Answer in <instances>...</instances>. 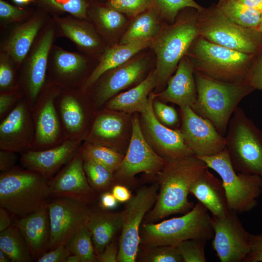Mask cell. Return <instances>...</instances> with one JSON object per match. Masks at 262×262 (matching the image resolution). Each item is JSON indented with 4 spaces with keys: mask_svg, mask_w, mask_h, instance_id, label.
Here are the masks:
<instances>
[{
    "mask_svg": "<svg viewBox=\"0 0 262 262\" xmlns=\"http://www.w3.org/2000/svg\"><path fill=\"white\" fill-rule=\"evenodd\" d=\"M17 153L3 149L0 150V171L5 172L16 166L18 158Z\"/></svg>",
    "mask_w": 262,
    "mask_h": 262,
    "instance_id": "52",
    "label": "cell"
},
{
    "mask_svg": "<svg viewBox=\"0 0 262 262\" xmlns=\"http://www.w3.org/2000/svg\"><path fill=\"white\" fill-rule=\"evenodd\" d=\"M158 188V184L143 187L126 202L121 213V229L117 262H135L137 260L141 223L157 200Z\"/></svg>",
    "mask_w": 262,
    "mask_h": 262,
    "instance_id": "10",
    "label": "cell"
},
{
    "mask_svg": "<svg viewBox=\"0 0 262 262\" xmlns=\"http://www.w3.org/2000/svg\"><path fill=\"white\" fill-rule=\"evenodd\" d=\"M61 88L54 83L47 82L31 108L34 127L32 150L48 149L68 140L64 131L55 104Z\"/></svg>",
    "mask_w": 262,
    "mask_h": 262,
    "instance_id": "12",
    "label": "cell"
},
{
    "mask_svg": "<svg viewBox=\"0 0 262 262\" xmlns=\"http://www.w3.org/2000/svg\"><path fill=\"white\" fill-rule=\"evenodd\" d=\"M37 8L53 16L67 14L88 20L87 12L90 2L88 0H34Z\"/></svg>",
    "mask_w": 262,
    "mask_h": 262,
    "instance_id": "38",
    "label": "cell"
},
{
    "mask_svg": "<svg viewBox=\"0 0 262 262\" xmlns=\"http://www.w3.org/2000/svg\"><path fill=\"white\" fill-rule=\"evenodd\" d=\"M83 168L88 181L95 192H105L114 182V173L99 164L83 160Z\"/></svg>",
    "mask_w": 262,
    "mask_h": 262,
    "instance_id": "40",
    "label": "cell"
},
{
    "mask_svg": "<svg viewBox=\"0 0 262 262\" xmlns=\"http://www.w3.org/2000/svg\"><path fill=\"white\" fill-rule=\"evenodd\" d=\"M112 193L118 202H126L132 197L129 189L121 184H116L112 188Z\"/></svg>",
    "mask_w": 262,
    "mask_h": 262,
    "instance_id": "54",
    "label": "cell"
},
{
    "mask_svg": "<svg viewBox=\"0 0 262 262\" xmlns=\"http://www.w3.org/2000/svg\"><path fill=\"white\" fill-rule=\"evenodd\" d=\"M124 125L121 117L106 109L96 115L83 141L109 147V142L121 134Z\"/></svg>",
    "mask_w": 262,
    "mask_h": 262,
    "instance_id": "32",
    "label": "cell"
},
{
    "mask_svg": "<svg viewBox=\"0 0 262 262\" xmlns=\"http://www.w3.org/2000/svg\"><path fill=\"white\" fill-rule=\"evenodd\" d=\"M56 33L53 22L44 26L22 64L18 83L31 108L47 82L49 55Z\"/></svg>",
    "mask_w": 262,
    "mask_h": 262,
    "instance_id": "11",
    "label": "cell"
},
{
    "mask_svg": "<svg viewBox=\"0 0 262 262\" xmlns=\"http://www.w3.org/2000/svg\"><path fill=\"white\" fill-rule=\"evenodd\" d=\"M189 193L210 211L213 217L222 216L229 210L221 180L208 169L192 184Z\"/></svg>",
    "mask_w": 262,
    "mask_h": 262,
    "instance_id": "29",
    "label": "cell"
},
{
    "mask_svg": "<svg viewBox=\"0 0 262 262\" xmlns=\"http://www.w3.org/2000/svg\"><path fill=\"white\" fill-rule=\"evenodd\" d=\"M0 249L12 262H31L33 261L27 243L20 231L12 225L0 232Z\"/></svg>",
    "mask_w": 262,
    "mask_h": 262,
    "instance_id": "35",
    "label": "cell"
},
{
    "mask_svg": "<svg viewBox=\"0 0 262 262\" xmlns=\"http://www.w3.org/2000/svg\"><path fill=\"white\" fill-rule=\"evenodd\" d=\"M246 82L255 90H262V52L257 55Z\"/></svg>",
    "mask_w": 262,
    "mask_h": 262,
    "instance_id": "49",
    "label": "cell"
},
{
    "mask_svg": "<svg viewBox=\"0 0 262 262\" xmlns=\"http://www.w3.org/2000/svg\"><path fill=\"white\" fill-rule=\"evenodd\" d=\"M66 246L71 254L80 258L81 262H98L91 234L86 226L77 232Z\"/></svg>",
    "mask_w": 262,
    "mask_h": 262,
    "instance_id": "39",
    "label": "cell"
},
{
    "mask_svg": "<svg viewBox=\"0 0 262 262\" xmlns=\"http://www.w3.org/2000/svg\"><path fill=\"white\" fill-rule=\"evenodd\" d=\"M155 98L165 102H171L180 108L192 107L197 98L194 69L185 55L180 61L175 74L169 79L166 88L155 94Z\"/></svg>",
    "mask_w": 262,
    "mask_h": 262,
    "instance_id": "26",
    "label": "cell"
},
{
    "mask_svg": "<svg viewBox=\"0 0 262 262\" xmlns=\"http://www.w3.org/2000/svg\"><path fill=\"white\" fill-rule=\"evenodd\" d=\"M207 241L192 239L182 241L176 247L183 262H206L205 246Z\"/></svg>",
    "mask_w": 262,
    "mask_h": 262,
    "instance_id": "43",
    "label": "cell"
},
{
    "mask_svg": "<svg viewBox=\"0 0 262 262\" xmlns=\"http://www.w3.org/2000/svg\"><path fill=\"white\" fill-rule=\"evenodd\" d=\"M153 6L162 19L173 23L182 9L191 7L200 11L203 7L194 0H152Z\"/></svg>",
    "mask_w": 262,
    "mask_h": 262,
    "instance_id": "41",
    "label": "cell"
},
{
    "mask_svg": "<svg viewBox=\"0 0 262 262\" xmlns=\"http://www.w3.org/2000/svg\"><path fill=\"white\" fill-rule=\"evenodd\" d=\"M200 202L183 215L159 223H145L140 231V246H177L183 241L213 237L212 218Z\"/></svg>",
    "mask_w": 262,
    "mask_h": 262,
    "instance_id": "6",
    "label": "cell"
},
{
    "mask_svg": "<svg viewBox=\"0 0 262 262\" xmlns=\"http://www.w3.org/2000/svg\"><path fill=\"white\" fill-rule=\"evenodd\" d=\"M257 29L258 30V31H259L260 33H261L262 36V14L261 20H260Z\"/></svg>",
    "mask_w": 262,
    "mask_h": 262,
    "instance_id": "61",
    "label": "cell"
},
{
    "mask_svg": "<svg viewBox=\"0 0 262 262\" xmlns=\"http://www.w3.org/2000/svg\"><path fill=\"white\" fill-rule=\"evenodd\" d=\"M49 184L51 197H67L87 204L95 198V192L85 174L80 149L68 163L49 180Z\"/></svg>",
    "mask_w": 262,
    "mask_h": 262,
    "instance_id": "21",
    "label": "cell"
},
{
    "mask_svg": "<svg viewBox=\"0 0 262 262\" xmlns=\"http://www.w3.org/2000/svg\"><path fill=\"white\" fill-rule=\"evenodd\" d=\"M48 13L37 8L32 15L16 26L2 45V51L6 54L19 69L33 43L44 27Z\"/></svg>",
    "mask_w": 262,
    "mask_h": 262,
    "instance_id": "24",
    "label": "cell"
},
{
    "mask_svg": "<svg viewBox=\"0 0 262 262\" xmlns=\"http://www.w3.org/2000/svg\"><path fill=\"white\" fill-rule=\"evenodd\" d=\"M198 11L187 7L179 13L175 21L163 25L151 41L150 48L156 56L157 83L156 91L164 90L193 41L199 35L197 26Z\"/></svg>",
    "mask_w": 262,
    "mask_h": 262,
    "instance_id": "2",
    "label": "cell"
},
{
    "mask_svg": "<svg viewBox=\"0 0 262 262\" xmlns=\"http://www.w3.org/2000/svg\"><path fill=\"white\" fill-rule=\"evenodd\" d=\"M119 250L118 241L115 239L108 245L98 256L99 262H117Z\"/></svg>",
    "mask_w": 262,
    "mask_h": 262,
    "instance_id": "53",
    "label": "cell"
},
{
    "mask_svg": "<svg viewBox=\"0 0 262 262\" xmlns=\"http://www.w3.org/2000/svg\"><path fill=\"white\" fill-rule=\"evenodd\" d=\"M51 197L49 180L34 171L16 165L0 172V207L22 217L47 205Z\"/></svg>",
    "mask_w": 262,
    "mask_h": 262,
    "instance_id": "5",
    "label": "cell"
},
{
    "mask_svg": "<svg viewBox=\"0 0 262 262\" xmlns=\"http://www.w3.org/2000/svg\"><path fill=\"white\" fill-rule=\"evenodd\" d=\"M244 4L262 13V0H238Z\"/></svg>",
    "mask_w": 262,
    "mask_h": 262,
    "instance_id": "57",
    "label": "cell"
},
{
    "mask_svg": "<svg viewBox=\"0 0 262 262\" xmlns=\"http://www.w3.org/2000/svg\"><path fill=\"white\" fill-rule=\"evenodd\" d=\"M217 8L234 22L248 28L257 29L262 13L238 0H218Z\"/></svg>",
    "mask_w": 262,
    "mask_h": 262,
    "instance_id": "36",
    "label": "cell"
},
{
    "mask_svg": "<svg viewBox=\"0 0 262 262\" xmlns=\"http://www.w3.org/2000/svg\"><path fill=\"white\" fill-rule=\"evenodd\" d=\"M197 98L191 107L209 120L223 136L239 103L255 89L247 82L234 83L216 80L194 71Z\"/></svg>",
    "mask_w": 262,
    "mask_h": 262,
    "instance_id": "4",
    "label": "cell"
},
{
    "mask_svg": "<svg viewBox=\"0 0 262 262\" xmlns=\"http://www.w3.org/2000/svg\"><path fill=\"white\" fill-rule=\"evenodd\" d=\"M25 238L33 260L49 250L50 226L48 205L27 215L18 217L13 224Z\"/></svg>",
    "mask_w": 262,
    "mask_h": 262,
    "instance_id": "27",
    "label": "cell"
},
{
    "mask_svg": "<svg viewBox=\"0 0 262 262\" xmlns=\"http://www.w3.org/2000/svg\"><path fill=\"white\" fill-rule=\"evenodd\" d=\"M65 262H81V261L78 255L71 254L66 258Z\"/></svg>",
    "mask_w": 262,
    "mask_h": 262,
    "instance_id": "58",
    "label": "cell"
},
{
    "mask_svg": "<svg viewBox=\"0 0 262 262\" xmlns=\"http://www.w3.org/2000/svg\"><path fill=\"white\" fill-rule=\"evenodd\" d=\"M139 260L142 262H183L176 246H140Z\"/></svg>",
    "mask_w": 262,
    "mask_h": 262,
    "instance_id": "42",
    "label": "cell"
},
{
    "mask_svg": "<svg viewBox=\"0 0 262 262\" xmlns=\"http://www.w3.org/2000/svg\"><path fill=\"white\" fill-rule=\"evenodd\" d=\"M257 55L218 45L199 35L185 55L194 71L219 81L241 83L246 82Z\"/></svg>",
    "mask_w": 262,
    "mask_h": 262,
    "instance_id": "3",
    "label": "cell"
},
{
    "mask_svg": "<svg viewBox=\"0 0 262 262\" xmlns=\"http://www.w3.org/2000/svg\"><path fill=\"white\" fill-rule=\"evenodd\" d=\"M48 208L50 226L49 250L59 245L66 246L86 226L91 211L88 204L67 197H54Z\"/></svg>",
    "mask_w": 262,
    "mask_h": 262,
    "instance_id": "14",
    "label": "cell"
},
{
    "mask_svg": "<svg viewBox=\"0 0 262 262\" xmlns=\"http://www.w3.org/2000/svg\"><path fill=\"white\" fill-rule=\"evenodd\" d=\"M213 247L221 262H243L250 251V234L243 227L237 213L229 210L212 218Z\"/></svg>",
    "mask_w": 262,
    "mask_h": 262,
    "instance_id": "15",
    "label": "cell"
},
{
    "mask_svg": "<svg viewBox=\"0 0 262 262\" xmlns=\"http://www.w3.org/2000/svg\"><path fill=\"white\" fill-rule=\"evenodd\" d=\"M250 251L243 262H262V233L250 234Z\"/></svg>",
    "mask_w": 262,
    "mask_h": 262,
    "instance_id": "50",
    "label": "cell"
},
{
    "mask_svg": "<svg viewBox=\"0 0 262 262\" xmlns=\"http://www.w3.org/2000/svg\"><path fill=\"white\" fill-rule=\"evenodd\" d=\"M71 253L64 245H59L40 257L37 262H65Z\"/></svg>",
    "mask_w": 262,
    "mask_h": 262,
    "instance_id": "51",
    "label": "cell"
},
{
    "mask_svg": "<svg viewBox=\"0 0 262 262\" xmlns=\"http://www.w3.org/2000/svg\"><path fill=\"white\" fill-rule=\"evenodd\" d=\"M155 94H150L147 104L140 113L144 135L154 150L166 161L192 155L180 129H174L161 123L153 109Z\"/></svg>",
    "mask_w": 262,
    "mask_h": 262,
    "instance_id": "16",
    "label": "cell"
},
{
    "mask_svg": "<svg viewBox=\"0 0 262 262\" xmlns=\"http://www.w3.org/2000/svg\"><path fill=\"white\" fill-rule=\"evenodd\" d=\"M162 19L153 7L139 14L134 17L119 43L152 41L163 26Z\"/></svg>",
    "mask_w": 262,
    "mask_h": 262,
    "instance_id": "33",
    "label": "cell"
},
{
    "mask_svg": "<svg viewBox=\"0 0 262 262\" xmlns=\"http://www.w3.org/2000/svg\"><path fill=\"white\" fill-rule=\"evenodd\" d=\"M197 157L220 177L229 210L241 213L257 206V199L262 194V178L256 175L236 172L226 147L214 155Z\"/></svg>",
    "mask_w": 262,
    "mask_h": 262,
    "instance_id": "9",
    "label": "cell"
},
{
    "mask_svg": "<svg viewBox=\"0 0 262 262\" xmlns=\"http://www.w3.org/2000/svg\"><path fill=\"white\" fill-rule=\"evenodd\" d=\"M150 61L146 56L134 57L103 74L86 92L95 108H100L119 92L140 81Z\"/></svg>",
    "mask_w": 262,
    "mask_h": 262,
    "instance_id": "17",
    "label": "cell"
},
{
    "mask_svg": "<svg viewBox=\"0 0 262 262\" xmlns=\"http://www.w3.org/2000/svg\"><path fill=\"white\" fill-rule=\"evenodd\" d=\"M49 60L47 81L61 89L81 88L89 76L88 62L81 53L53 46Z\"/></svg>",
    "mask_w": 262,
    "mask_h": 262,
    "instance_id": "22",
    "label": "cell"
},
{
    "mask_svg": "<svg viewBox=\"0 0 262 262\" xmlns=\"http://www.w3.org/2000/svg\"><path fill=\"white\" fill-rule=\"evenodd\" d=\"M208 168L195 155L166 161L157 174L159 192L145 223H155L177 213H185L194 206L188 199L192 184Z\"/></svg>",
    "mask_w": 262,
    "mask_h": 262,
    "instance_id": "1",
    "label": "cell"
},
{
    "mask_svg": "<svg viewBox=\"0 0 262 262\" xmlns=\"http://www.w3.org/2000/svg\"><path fill=\"white\" fill-rule=\"evenodd\" d=\"M53 22L61 36L71 40L88 54L102 52L105 48L99 33L87 19L71 15L53 16Z\"/></svg>",
    "mask_w": 262,
    "mask_h": 262,
    "instance_id": "25",
    "label": "cell"
},
{
    "mask_svg": "<svg viewBox=\"0 0 262 262\" xmlns=\"http://www.w3.org/2000/svg\"><path fill=\"white\" fill-rule=\"evenodd\" d=\"M117 202L112 192H104L100 196V205L103 209L106 210L113 209L116 206Z\"/></svg>",
    "mask_w": 262,
    "mask_h": 262,
    "instance_id": "55",
    "label": "cell"
},
{
    "mask_svg": "<svg viewBox=\"0 0 262 262\" xmlns=\"http://www.w3.org/2000/svg\"><path fill=\"white\" fill-rule=\"evenodd\" d=\"M33 137L31 108L24 97L0 120V149L22 153L32 149Z\"/></svg>",
    "mask_w": 262,
    "mask_h": 262,
    "instance_id": "20",
    "label": "cell"
},
{
    "mask_svg": "<svg viewBox=\"0 0 262 262\" xmlns=\"http://www.w3.org/2000/svg\"><path fill=\"white\" fill-rule=\"evenodd\" d=\"M225 137L234 170L262 178V131L241 107L230 118Z\"/></svg>",
    "mask_w": 262,
    "mask_h": 262,
    "instance_id": "7",
    "label": "cell"
},
{
    "mask_svg": "<svg viewBox=\"0 0 262 262\" xmlns=\"http://www.w3.org/2000/svg\"><path fill=\"white\" fill-rule=\"evenodd\" d=\"M10 213L7 210L0 207V232L4 231L13 225Z\"/></svg>",
    "mask_w": 262,
    "mask_h": 262,
    "instance_id": "56",
    "label": "cell"
},
{
    "mask_svg": "<svg viewBox=\"0 0 262 262\" xmlns=\"http://www.w3.org/2000/svg\"><path fill=\"white\" fill-rule=\"evenodd\" d=\"M34 11L25 6L15 5L5 0H0V20L3 24L25 21Z\"/></svg>",
    "mask_w": 262,
    "mask_h": 262,
    "instance_id": "46",
    "label": "cell"
},
{
    "mask_svg": "<svg viewBox=\"0 0 262 262\" xmlns=\"http://www.w3.org/2000/svg\"><path fill=\"white\" fill-rule=\"evenodd\" d=\"M86 227L90 231L98 256L115 238L121 229V213L103 209L91 210Z\"/></svg>",
    "mask_w": 262,
    "mask_h": 262,
    "instance_id": "30",
    "label": "cell"
},
{
    "mask_svg": "<svg viewBox=\"0 0 262 262\" xmlns=\"http://www.w3.org/2000/svg\"><path fill=\"white\" fill-rule=\"evenodd\" d=\"M91 103L87 92L81 88L61 89L55 104L67 139L82 138L84 140L89 129L87 125Z\"/></svg>",
    "mask_w": 262,
    "mask_h": 262,
    "instance_id": "19",
    "label": "cell"
},
{
    "mask_svg": "<svg viewBox=\"0 0 262 262\" xmlns=\"http://www.w3.org/2000/svg\"><path fill=\"white\" fill-rule=\"evenodd\" d=\"M89 2H104L105 0H88Z\"/></svg>",
    "mask_w": 262,
    "mask_h": 262,
    "instance_id": "62",
    "label": "cell"
},
{
    "mask_svg": "<svg viewBox=\"0 0 262 262\" xmlns=\"http://www.w3.org/2000/svg\"><path fill=\"white\" fill-rule=\"evenodd\" d=\"M80 150L84 160H90L106 167L113 173L120 165L124 156L114 148L83 141Z\"/></svg>",
    "mask_w": 262,
    "mask_h": 262,
    "instance_id": "37",
    "label": "cell"
},
{
    "mask_svg": "<svg viewBox=\"0 0 262 262\" xmlns=\"http://www.w3.org/2000/svg\"><path fill=\"white\" fill-rule=\"evenodd\" d=\"M17 69L4 53L0 54V92L21 88L17 76Z\"/></svg>",
    "mask_w": 262,
    "mask_h": 262,
    "instance_id": "44",
    "label": "cell"
},
{
    "mask_svg": "<svg viewBox=\"0 0 262 262\" xmlns=\"http://www.w3.org/2000/svg\"><path fill=\"white\" fill-rule=\"evenodd\" d=\"M131 125V136L128 150L114 173V182L118 184H127L141 172L157 175L166 162L146 139L137 116L132 118Z\"/></svg>",
    "mask_w": 262,
    "mask_h": 262,
    "instance_id": "13",
    "label": "cell"
},
{
    "mask_svg": "<svg viewBox=\"0 0 262 262\" xmlns=\"http://www.w3.org/2000/svg\"><path fill=\"white\" fill-rule=\"evenodd\" d=\"M151 41L128 44H118L104 49L98 62L82 85L81 89L87 92L108 71L119 66L134 57L143 49L150 47Z\"/></svg>",
    "mask_w": 262,
    "mask_h": 262,
    "instance_id": "28",
    "label": "cell"
},
{
    "mask_svg": "<svg viewBox=\"0 0 262 262\" xmlns=\"http://www.w3.org/2000/svg\"><path fill=\"white\" fill-rule=\"evenodd\" d=\"M157 83V76L154 69L135 86L111 98L105 104V108L111 111L140 113L147 104L149 96Z\"/></svg>",
    "mask_w": 262,
    "mask_h": 262,
    "instance_id": "31",
    "label": "cell"
},
{
    "mask_svg": "<svg viewBox=\"0 0 262 262\" xmlns=\"http://www.w3.org/2000/svg\"><path fill=\"white\" fill-rule=\"evenodd\" d=\"M180 129L184 142L197 157L211 156L226 148V140L208 120L195 113L190 106L180 107Z\"/></svg>",
    "mask_w": 262,
    "mask_h": 262,
    "instance_id": "18",
    "label": "cell"
},
{
    "mask_svg": "<svg viewBox=\"0 0 262 262\" xmlns=\"http://www.w3.org/2000/svg\"><path fill=\"white\" fill-rule=\"evenodd\" d=\"M153 109L157 118L165 126L173 129L179 124L180 119L178 113L173 107L154 99Z\"/></svg>",
    "mask_w": 262,
    "mask_h": 262,
    "instance_id": "47",
    "label": "cell"
},
{
    "mask_svg": "<svg viewBox=\"0 0 262 262\" xmlns=\"http://www.w3.org/2000/svg\"><path fill=\"white\" fill-rule=\"evenodd\" d=\"M87 16L99 34L105 38H110L118 32L127 22L125 15L104 2H90Z\"/></svg>",
    "mask_w": 262,
    "mask_h": 262,
    "instance_id": "34",
    "label": "cell"
},
{
    "mask_svg": "<svg viewBox=\"0 0 262 262\" xmlns=\"http://www.w3.org/2000/svg\"><path fill=\"white\" fill-rule=\"evenodd\" d=\"M104 2L124 15L134 17L153 7L152 0H105Z\"/></svg>",
    "mask_w": 262,
    "mask_h": 262,
    "instance_id": "45",
    "label": "cell"
},
{
    "mask_svg": "<svg viewBox=\"0 0 262 262\" xmlns=\"http://www.w3.org/2000/svg\"><path fill=\"white\" fill-rule=\"evenodd\" d=\"M197 26L199 35L212 43L246 53L262 52V36L258 30L234 22L214 3L198 11Z\"/></svg>",
    "mask_w": 262,
    "mask_h": 262,
    "instance_id": "8",
    "label": "cell"
},
{
    "mask_svg": "<svg viewBox=\"0 0 262 262\" xmlns=\"http://www.w3.org/2000/svg\"><path fill=\"white\" fill-rule=\"evenodd\" d=\"M16 5L26 6L32 3H34V0H12Z\"/></svg>",
    "mask_w": 262,
    "mask_h": 262,
    "instance_id": "59",
    "label": "cell"
},
{
    "mask_svg": "<svg viewBox=\"0 0 262 262\" xmlns=\"http://www.w3.org/2000/svg\"><path fill=\"white\" fill-rule=\"evenodd\" d=\"M11 260L8 256L0 249V262H9Z\"/></svg>",
    "mask_w": 262,
    "mask_h": 262,
    "instance_id": "60",
    "label": "cell"
},
{
    "mask_svg": "<svg viewBox=\"0 0 262 262\" xmlns=\"http://www.w3.org/2000/svg\"><path fill=\"white\" fill-rule=\"evenodd\" d=\"M82 138L69 139L57 146L41 150H29L21 153V166L51 179L68 163L80 150Z\"/></svg>",
    "mask_w": 262,
    "mask_h": 262,
    "instance_id": "23",
    "label": "cell"
},
{
    "mask_svg": "<svg viewBox=\"0 0 262 262\" xmlns=\"http://www.w3.org/2000/svg\"><path fill=\"white\" fill-rule=\"evenodd\" d=\"M24 97L21 88L0 92V120L3 119L17 102Z\"/></svg>",
    "mask_w": 262,
    "mask_h": 262,
    "instance_id": "48",
    "label": "cell"
}]
</instances>
